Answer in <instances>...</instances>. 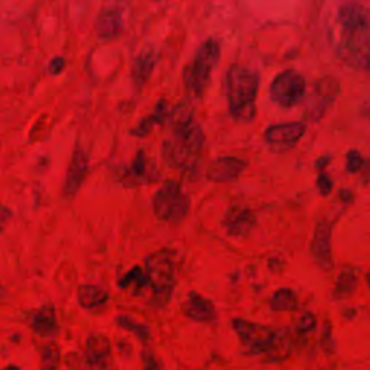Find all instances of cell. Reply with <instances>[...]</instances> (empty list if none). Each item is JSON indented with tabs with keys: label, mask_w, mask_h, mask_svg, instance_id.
<instances>
[{
	"label": "cell",
	"mask_w": 370,
	"mask_h": 370,
	"mask_svg": "<svg viewBox=\"0 0 370 370\" xmlns=\"http://www.w3.org/2000/svg\"><path fill=\"white\" fill-rule=\"evenodd\" d=\"M337 56L349 65L370 71V11L360 4L339 9L330 31Z\"/></svg>",
	"instance_id": "obj_1"
},
{
	"label": "cell",
	"mask_w": 370,
	"mask_h": 370,
	"mask_svg": "<svg viewBox=\"0 0 370 370\" xmlns=\"http://www.w3.org/2000/svg\"><path fill=\"white\" fill-rule=\"evenodd\" d=\"M169 123L172 134L162 148L165 161L176 169L191 172L196 169L203 152V130L187 103L176 106L171 112Z\"/></svg>",
	"instance_id": "obj_2"
},
{
	"label": "cell",
	"mask_w": 370,
	"mask_h": 370,
	"mask_svg": "<svg viewBox=\"0 0 370 370\" xmlns=\"http://www.w3.org/2000/svg\"><path fill=\"white\" fill-rule=\"evenodd\" d=\"M231 327L250 356H263L276 361L284 360L292 352L294 334L288 329L278 330L242 318L231 321Z\"/></svg>",
	"instance_id": "obj_3"
},
{
	"label": "cell",
	"mask_w": 370,
	"mask_h": 370,
	"mask_svg": "<svg viewBox=\"0 0 370 370\" xmlns=\"http://www.w3.org/2000/svg\"><path fill=\"white\" fill-rule=\"evenodd\" d=\"M259 75L242 65H233L226 77V95L231 117L238 122H252L256 113Z\"/></svg>",
	"instance_id": "obj_4"
},
{
	"label": "cell",
	"mask_w": 370,
	"mask_h": 370,
	"mask_svg": "<svg viewBox=\"0 0 370 370\" xmlns=\"http://www.w3.org/2000/svg\"><path fill=\"white\" fill-rule=\"evenodd\" d=\"M147 288L151 290L152 302L164 307L169 302L175 285V262L171 250H158L145 259Z\"/></svg>",
	"instance_id": "obj_5"
},
{
	"label": "cell",
	"mask_w": 370,
	"mask_h": 370,
	"mask_svg": "<svg viewBox=\"0 0 370 370\" xmlns=\"http://www.w3.org/2000/svg\"><path fill=\"white\" fill-rule=\"evenodd\" d=\"M220 58V46L214 39L206 41L197 50L194 58L184 71V85L194 99L201 97L208 84L211 71Z\"/></svg>",
	"instance_id": "obj_6"
},
{
	"label": "cell",
	"mask_w": 370,
	"mask_h": 370,
	"mask_svg": "<svg viewBox=\"0 0 370 370\" xmlns=\"http://www.w3.org/2000/svg\"><path fill=\"white\" fill-rule=\"evenodd\" d=\"M190 201L178 182H165L154 197L155 216L166 223L178 224L189 214Z\"/></svg>",
	"instance_id": "obj_7"
},
{
	"label": "cell",
	"mask_w": 370,
	"mask_h": 370,
	"mask_svg": "<svg viewBox=\"0 0 370 370\" xmlns=\"http://www.w3.org/2000/svg\"><path fill=\"white\" fill-rule=\"evenodd\" d=\"M305 90L307 84L304 77L294 70H287L278 74L272 81L270 97L281 107H292L304 99Z\"/></svg>",
	"instance_id": "obj_8"
},
{
	"label": "cell",
	"mask_w": 370,
	"mask_h": 370,
	"mask_svg": "<svg viewBox=\"0 0 370 370\" xmlns=\"http://www.w3.org/2000/svg\"><path fill=\"white\" fill-rule=\"evenodd\" d=\"M305 133L304 123H285V125H275L270 126L266 133L265 139L268 145L275 149H288L298 144L300 139Z\"/></svg>",
	"instance_id": "obj_9"
},
{
	"label": "cell",
	"mask_w": 370,
	"mask_h": 370,
	"mask_svg": "<svg viewBox=\"0 0 370 370\" xmlns=\"http://www.w3.org/2000/svg\"><path fill=\"white\" fill-rule=\"evenodd\" d=\"M110 342L103 334H91L85 344V361L91 370H107L112 359Z\"/></svg>",
	"instance_id": "obj_10"
},
{
	"label": "cell",
	"mask_w": 370,
	"mask_h": 370,
	"mask_svg": "<svg viewBox=\"0 0 370 370\" xmlns=\"http://www.w3.org/2000/svg\"><path fill=\"white\" fill-rule=\"evenodd\" d=\"M256 218L255 214L243 206L231 207L224 218V227L230 236L243 238L250 233V230L255 227Z\"/></svg>",
	"instance_id": "obj_11"
},
{
	"label": "cell",
	"mask_w": 370,
	"mask_h": 370,
	"mask_svg": "<svg viewBox=\"0 0 370 370\" xmlns=\"http://www.w3.org/2000/svg\"><path fill=\"white\" fill-rule=\"evenodd\" d=\"M246 162L235 157H223L216 159L208 168V178L216 182H230L240 176L245 171Z\"/></svg>",
	"instance_id": "obj_12"
},
{
	"label": "cell",
	"mask_w": 370,
	"mask_h": 370,
	"mask_svg": "<svg viewBox=\"0 0 370 370\" xmlns=\"http://www.w3.org/2000/svg\"><path fill=\"white\" fill-rule=\"evenodd\" d=\"M332 228L327 223L317 224L312 245H311V253L317 263H319L321 268L327 269L332 268Z\"/></svg>",
	"instance_id": "obj_13"
},
{
	"label": "cell",
	"mask_w": 370,
	"mask_h": 370,
	"mask_svg": "<svg viewBox=\"0 0 370 370\" xmlns=\"http://www.w3.org/2000/svg\"><path fill=\"white\" fill-rule=\"evenodd\" d=\"M87 172H88V157L81 148H77L73 154L67 178H65L64 193L67 197H73L78 191Z\"/></svg>",
	"instance_id": "obj_14"
},
{
	"label": "cell",
	"mask_w": 370,
	"mask_h": 370,
	"mask_svg": "<svg viewBox=\"0 0 370 370\" xmlns=\"http://www.w3.org/2000/svg\"><path fill=\"white\" fill-rule=\"evenodd\" d=\"M123 31V18L119 8H106L100 12L96 21V32L100 39L112 41Z\"/></svg>",
	"instance_id": "obj_15"
},
{
	"label": "cell",
	"mask_w": 370,
	"mask_h": 370,
	"mask_svg": "<svg viewBox=\"0 0 370 370\" xmlns=\"http://www.w3.org/2000/svg\"><path fill=\"white\" fill-rule=\"evenodd\" d=\"M184 314L193 321L199 322H210L216 318V310L213 302L197 292L189 294L187 301L184 304Z\"/></svg>",
	"instance_id": "obj_16"
},
{
	"label": "cell",
	"mask_w": 370,
	"mask_h": 370,
	"mask_svg": "<svg viewBox=\"0 0 370 370\" xmlns=\"http://www.w3.org/2000/svg\"><path fill=\"white\" fill-rule=\"evenodd\" d=\"M31 327L41 337H51L57 334L58 324L54 307L43 305L38 311H35L31 319Z\"/></svg>",
	"instance_id": "obj_17"
},
{
	"label": "cell",
	"mask_w": 370,
	"mask_h": 370,
	"mask_svg": "<svg viewBox=\"0 0 370 370\" xmlns=\"http://www.w3.org/2000/svg\"><path fill=\"white\" fill-rule=\"evenodd\" d=\"M157 64V54L154 50H145L134 60L132 75L136 87L141 88L151 77Z\"/></svg>",
	"instance_id": "obj_18"
},
{
	"label": "cell",
	"mask_w": 370,
	"mask_h": 370,
	"mask_svg": "<svg viewBox=\"0 0 370 370\" xmlns=\"http://www.w3.org/2000/svg\"><path fill=\"white\" fill-rule=\"evenodd\" d=\"M77 298H78V302L83 308L97 310L107 302L109 294L105 290L95 287V285H81L78 288Z\"/></svg>",
	"instance_id": "obj_19"
},
{
	"label": "cell",
	"mask_w": 370,
	"mask_h": 370,
	"mask_svg": "<svg viewBox=\"0 0 370 370\" xmlns=\"http://www.w3.org/2000/svg\"><path fill=\"white\" fill-rule=\"evenodd\" d=\"M119 287L122 290H133L134 295L141 294L147 288L145 272L141 266H133L119 281Z\"/></svg>",
	"instance_id": "obj_20"
},
{
	"label": "cell",
	"mask_w": 370,
	"mask_h": 370,
	"mask_svg": "<svg viewBox=\"0 0 370 370\" xmlns=\"http://www.w3.org/2000/svg\"><path fill=\"white\" fill-rule=\"evenodd\" d=\"M273 311H295L298 308L297 294L290 288L278 290L270 301Z\"/></svg>",
	"instance_id": "obj_21"
},
{
	"label": "cell",
	"mask_w": 370,
	"mask_h": 370,
	"mask_svg": "<svg viewBox=\"0 0 370 370\" xmlns=\"http://www.w3.org/2000/svg\"><path fill=\"white\" fill-rule=\"evenodd\" d=\"M168 116V107H166V103L164 100H161L155 109V112L152 113V116L144 119L141 123H139V126L133 130V134H137V136H145L149 133V130L158 125V123H162L165 120V117Z\"/></svg>",
	"instance_id": "obj_22"
},
{
	"label": "cell",
	"mask_w": 370,
	"mask_h": 370,
	"mask_svg": "<svg viewBox=\"0 0 370 370\" xmlns=\"http://www.w3.org/2000/svg\"><path fill=\"white\" fill-rule=\"evenodd\" d=\"M149 178H151V175H149L148 161H147L144 152H139L137 157L134 158L127 175H126V179L132 184H139V182H144Z\"/></svg>",
	"instance_id": "obj_23"
},
{
	"label": "cell",
	"mask_w": 370,
	"mask_h": 370,
	"mask_svg": "<svg viewBox=\"0 0 370 370\" xmlns=\"http://www.w3.org/2000/svg\"><path fill=\"white\" fill-rule=\"evenodd\" d=\"M356 282L357 278L353 269L346 268L344 270L340 272L339 278H337V284H336V295L337 297H347L350 295L354 288H356Z\"/></svg>",
	"instance_id": "obj_24"
},
{
	"label": "cell",
	"mask_w": 370,
	"mask_h": 370,
	"mask_svg": "<svg viewBox=\"0 0 370 370\" xmlns=\"http://www.w3.org/2000/svg\"><path fill=\"white\" fill-rule=\"evenodd\" d=\"M60 350L56 344L45 346L41 354V370H58Z\"/></svg>",
	"instance_id": "obj_25"
},
{
	"label": "cell",
	"mask_w": 370,
	"mask_h": 370,
	"mask_svg": "<svg viewBox=\"0 0 370 370\" xmlns=\"http://www.w3.org/2000/svg\"><path fill=\"white\" fill-rule=\"evenodd\" d=\"M117 324H119V326H120L122 329L134 333V336H136L137 339H141L142 342H148V340H149V336H151V334H149V329H148L147 326H142V324L134 322L132 318H129V317H126V315H120V317L117 318Z\"/></svg>",
	"instance_id": "obj_26"
},
{
	"label": "cell",
	"mask_w": 370,
	"mask_h": 370,
	"mask_svg": "<svg viewBox=\"0 0 370 370\" xmlns=\"http://www.w3.org/2000/svg\"><path fill=\"white\" fill-rule=\"evenodd\" d=\"M315 317L311 312H305L300 317V319L295 322V332L298 334H305L314 330L315 327Z\"/></svg>",
	"instance_id": "obj_27"
},
{
	"label": "cell",
	"mask_w": 370,
	"mask_h": 370,
	"mask_svg": "<svg viewBox=\"0 0 370 370\" xmlns=\"http://www.w3.org/2000/svg\"><path fill=\"white\" fill-rule=\"evenodd\" d=\"M64 68H65V60L63 57H56L48 65V73L53 75H58L64 71Z\"/></svg>",
	"instance_id": "obj_28"
},
{
	"label": "cell",
	"mask_w": 370,
	"mask_h": 370,
	"mask_svg": "<svg viewBox=\"0 0 370 370\" xmlns=\"http://www.w3.org/2000/svg\"><path fill=\"white\" fill-rule=\"evenodd\" d=\"M144 361H145V369L144 370H162L159 361L152 353H145L144 354Z\"/></svg>",
	"instance_id": "obj_29"
},
{
	"label": "cell",
	"mask_w": 370,
	"mask_h": 370,
	"mask_svg": "<svg viewBox=\"0 0 370 370\" xmlns=\"http://www.w3.org/2000/svg\"><path fill=\"white\" fill-rule=\"evenodd\" d=\"M318 187H319V190H321V193L322 194H327L330 190H332V182H330V179L326 176V175H321L319 176V179H318Z\"/></svg>",
	"instance_id": "obj_30"
},
{
	"label": "cell",
	"mask_w": 370,
	"mask_h": 370,
	"mask_svg": "<svg viewBox=\"0 0 370 370\" xmlns=\"http://www.w3.org/2000/svg\"><path fill=\"white\" fill-rule=\"evenodd\" d=\"M361 165V158L359 157V154H350L349 157V169L350 171H356L359 169V166Z\"/></svg>",
	"instance_id": "obj_31"
},
{
	"label": "cell",
	"mask_w": 370,
	"mask_h": 370,
	"mask_svg": "<svg viewBox=\"0 0 370 370\" xmlns=\"http://www.w3.org/2000/svg\"><path fill=\"white\" fill-rule=\"evenodd\" d=\"M4 370H21L19 367H16V366H8L6 369H4Z\"/></svg>",
	"instance_id": "obj_32"
},
{
	"label": "cell",
	"mask_w": 370,
	"mask_h": 370,
	"mask_svg": "<svg viewBox=\"0 0 370 370\" xmlns=\"http://www.w3.org/2000/svg\"><path fill=\"white\" fill-rule=\"evenodd\" d=\"M4 231V224H2V221H0V233H2Z\"/></svg>",
	"instance_id": "obj_33"
}]
</instances>
